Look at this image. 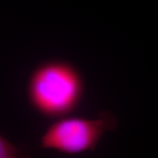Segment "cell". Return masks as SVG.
<instances>
[{"label": "cell", "instance_id": "1", "mask_svg": "<svg viewBox=\"0 0 158 158\" xmlns=\"http://www.w3.org/2000/svg\"><path fill=\"white\" fill-rule=\"evenodd\" d=\"M85 87L84 77L73 64L51 59L40 64L31 72L27 84V99L41 116L58 119L78 109Z\"/></svg>", "mask_w": 158, "mask_h": 158}, {"label": "cell", "instance_id": "2", "mask_svg": "<svg viewBox=\"0 0 158 158\" xmlns=\"http://www.w3.org/2000/svg\"><path fill=\"white\" fill-rule=\"evenodd\" d=\"M118 120L109 110H102L96 118L70 116L58 118L45 130L40 147L66 155H77L94 151L101 138L114 131Z\"/></svg>", "mask_w": 158, "mask_h": 158}, {"label": "cell", "instance_id": "3", "mask_svg": "<svg viewBox=\"0 0 158 158\" xmlns=\"http://www.w3.org/2000/svg\"><path fill=\"white\" fill-rule=\"evenodd\" d=\"M27 149L17 147L0 135V158H17L27 155Z\"/></svg>", "mask_w": 158, "mask_h": 158}]
</instances>
